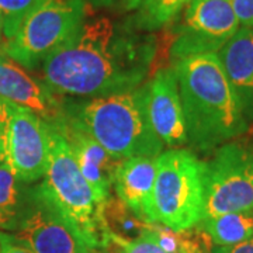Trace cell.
<instances>
[{
    "label": "cell",
    "instance_id": "cell-29",
    "mask_svg": "<svg viewBox=\"0 0 253 253\" xmlns=\"http://www.w3.org/2000/svg\"><path fill=\"white\" fill-rule=\"evenodd\" d=\"M1 159H3V148H1V138H0V163H1Z\"/></svg>",
    "mask_w": 253,
    "mask_h": 253
},
{
    "label": "cell",
    "instance_id": "cell-25",
    "mask_svg": "<svg viewBox=\"0 0 253 253\" xmlns=\"http://www.w3.org/2000/svg\"><path fill=\"white\" fill-rule=\"evenodd\" d=\"M3 253H34L33 251H30L27 249L26 246H23V245H16V244H11L6 248V251Z\"/></svg>",
    "mask_w": 253,
    "mask_h": 253
},
{
    "label": "cell",
    "instance_id": "cell-19",
    "mask_svg": "<svg viewBox=\"0 0 253 253\" xmlns=\"http://www.w3.org/2000/svg\"><path fill=\"white\" fill-rule=\"evenodd\" d=\"M103 221L106 228V235H113L134 241L144 235L145 229L149 222L136 215L120 199L110 196L103 207Z\"/></svg>",
    "mask_w": 253,
    "mask_h": 253
},
{
    "label": "cell",
    "instance_id": "cell-13",
    "mask_svg": "<svg viewBox=\"0 0 253 253\" xmlns=\"http://www.w3.org/2000/svg\"><path fill=\"white\" fill-rule=\"evenodd\" d=\"M0 97L33 111L48 126L62 120V101L56 94L9 59L0 62Z\"/></svg>",
    "mask_w": 253,
    "mask_h": 253
},
{
    "label": "cell",
    "instance_id": "cell-1",
    "mask_svg": "<svg viewBox=\"0 0 253 253\" xmlns=\"http://www.w3.org/2000/svg\"><path fill=\"white\" fill-rule=\"evenodd\" d=\"M156 40L106 16L79 30L42 62V83L56 96L101 97L134 90L151 72Z\"/></svg>",
    "mask_w": 253,
    "mask_h": 253
},
{
    "label": "cell",
    "instance_id": "cell-4",
    "mask_svg": "<svg viewBox=\"0 0 253 253\" xmlns=\"http://www.w3.org/2000/svg\"><path fill=\"white\" fill-rule=\"evenodd\" d=\"M49 126V155L42 187L58 212L89 248L97 251L106 241L104 203L82 174L66 139Z\"/></svg>",
    "mask_w": 253,
    "mask_h": 253
},
{
    "label": "cell",
    "instance_id": "cell-9",
    "mask_svg": "<svg viewBox=\"0 0 253 253\" xmlns=\"http://www.w3.org/2000/svg\"><path fill=\"white\" fill-rule=\"evenodd\" d=\"M239 27L232 0H190L174 28L170 58L217 54Z\"/></svg>",
    "mask_w": 253,
    "mask_h": 253
},
{
    "label": "cell",
    "instance_id": "cell-15",
    "mask_svg": "<svg viewBox=\"0 0 253 253\" xmlns=\"http://www.w3.org/2000/svg\"><path fill=\"white\" fill-rule=\"evenodd\" d=\"M249 126L253 124V28L239 27L217 52Z\"/></svg>",
    "mask_w": 253,
    "mask_h": 253
},
{
    "label": "cell",
    "instance_id": "cell-17",
    "mask_svg": "<svg viewBox=\"0 0 253 253\" xmlns=\"http://www.w3.org/2000/svg\"><path fill=\"white\" fill-rule=\"evenodd\" d=\"M21 183L4 163H0V229H17L24 217L30 189H23Z\"/></svg>",
    "mask_w": 253,
    "mask_h": 253
},
{
    "label": "cell",
    "instance_id": "cell-10",
    "mask_svg": "<svg viewBox=\"0 0 253 253\" xmlns=\"http://www.w3.org/2000/svg\"><path fill=\"white\" fill-rule=\"evenodd\" d=\"M14 241L34 253H96L58 212L42 184L30 189Z\"/></svg>",
    "mask_w": 253,
    "mask_h": 253
},
{
    "label": "cell",
    "instance_id": "cell-11",
    "mask_svg": "<svg viewBox=\"0 0 253 253\" xmlns=\"http://www.w3.org/2000/svg\"><path fill=\"white\" fill-rule=\"evenodd\" d=\"M146 110L152 128L170 149L187 144L177 76L172 68L159 69L145 84Z\"/></svg>",
    "mask_w": 253,
    "mask_h": 253
},
{
    "label": "cell",
    "instance_id": "cell-23",
    "mask_svg": "<svg viewBox=\"0 0 253 253\" xmlns=\"http://www.w3.org/2000/svg\"><path fill=\"white\" fill-rule=\"evenodd\" d=\"M94 7H124L126 10H135L141 0H86Z\"/></svg>",
    "mask_w": 253,
    "mask_h": 253
},
{
    "label": "cell",
    "instance_id": "cell-8",
    "mask_svg": "<svg viewBox=\"0 0 253 253\" xmlns=\"http://www.w3.org/2000/svg\"><path fill=\"white\" fill-rule=\"evenodd\" d=\"M0 138L4 163L18 180L42 179L49 155V126L33 111L0 97Z\"/></svg>",
    "mask_w": 253,
    "mask_h": 253
},
{
    "label": "cell",
    "instance_id": "cell-20",
    "mask_svg": "<svg viewBox=\"0 0 253 253\" xmlns=\"http://www.w3.org/2000/svg\"><path fill=\"white\" fill-rule=\"evenodd\" d=\"M40 1L41 0H0V14L6 41L16 34L23 20Z\"/></svg>",
    "mask_w": 253,
    "mask_h": 253
},
{
    "label": "cell",
    "instance_id": "cell-5",
    "mask_svg": "<svg viewBox=\"0 0 253 253\" xmlns=\"http://www.w3.org/2000/svg\"><path fill=\"white\" fill-rule=\"evenodd\" d=\"M152 222L173 231L199 225L204 215L203 162L183 148L156 156Z\"/></svg>",
    "mask_w": 253,
    "mask_h": 253
},
{
    "label": "cell",
    "instance_id": "cell-28",
    "mask_svg": "<svg viewBox=\"0 0 253 253\" xmlns=\"http://www.w3.org/2000/svg\"><path fill=\"white\" fill-rule=\"evenodd\" d=\"M4 59H7V56L4 55V52H3V49L0 48V62H1V61H4Z\"/></svg>",
    "mask_w": 253,
    "mask_h": 253
},
{
    "label": "cell",
    "instance_id": "cell-18",
    "mask_svg": "<svg viewBox=\"0 0 253 253\" xmlns=\"http://www.w3.org/2000/svg\"><path fill=\"white\" fill-rule=\"evenodd\" d=\"M190 0H141L132 18L126 21L141 33H152L179 17Z\"/></svg>",
    "mask_w": 253,
    "mask_h": 253
},
{
    "label": "cell",
    "instance_id": "cell-21",
    "mask_svg": "<svg viewBox=\"0 0 253 253\" xmlns=\"http://www.w3.org/2000/svg\"><path fill=\"white\" fill-rule=\"evenodd\" d=\"M106 253H166L149 236L142 235L134 241H126L117 236L107 235L101 246Z\"/></svg>",
    "mask_w": 253,
    "mask_h": 253
},
{
    "label": "cell",
    "instance_id": "cell-27",
    "mask_svg": "<svg viewBox=\"0 0 253 253\" xmlns=\"http://www.w3.org/2000/svg\"><path fill=\"white\" fill-rule=\"evenodd\" d=\"M3 18H1V14H0V42H1V40H3Z\"/></svg>",
    "mask_w": 253,
    "mask_h": 253
},
{
    "label": "cell",
    "instance_id": "cell-2",
    "mask_svg": "<svg viewBox=\"0 0 253 253\" xmlns=\"http://www.w3.org/2000/svg\"><path fill=\"white\" fill-rule=\"evenodd\" d=\"M177 76L187 144L214 152L249 131L242 106L217 54L187 56L173 63Z\"/></svg>",
    "mask_w": 253,
    "mask_h": 253
},
{
    "label": "cell",
    "instance_id": "cell-6",
    "mask_svg": "<svg viewBox=\"0 0 253 253\" xmlns=\"http://www.w3.org/2000/svg\"><path fill=\"white\" fill-rule=\"evenodd\" d=\"M86 0H41L3 45L6 56L34 69L79 30Z\"/></svg>",
    "mask_w": 253,
    "mask_h": 253
},
{
    "label": "cell",
    "instance_id": "cell-16",
    "mask_svg": "<svg viewBox=\"0 0 253 253\" xmlns=\"http://www.w3.org/2000/svg\"><path fill=\"white\" fill-rule=\"evenodd\" d=\"M200 225L215 246H232L253 238V210L204 218Z\"/></svg>",
    "mask_w": 253,
    "mask_h": 253
},
{
    "label": "cell",
    "instance_id": "cell-26",
    "mask_svg": "<svg viewBox=\"0 0 253 253\" xmlns=\"http://www.w3.org/2000/svg\"><path fill=\"white\" fill-rule=\"evenodd\" d=\"M13 241H14V238L6 235V234H3V232H0V253L4 252L6 248H7Z\"/></svg>",
    "mask_w": 253,
    "mask_h": 253
},
{
    "label": "cell",
    "instance_id": "cell-12",
    "mask_svg": "<svg viewBox=\"0 0 253 253\" xmlns=\"http://www.w3.org/2000/svg\"><path fill=\"white\" fill-rule=\"evenodd\" d=\"M52 126L66 139L82 174L89 181L96 196L100 201L106 203L110 197V190L113 189L116 172L123 161L113 156L97 141L71 126L63 118Z\"/></svg>",
    "mask_w": 253,
    "mask_h": 253
},
{
    "label": "cell",
    "instance_id": "cell-7",
    "mask_svg": "<svg viewBox=\"0 0 253 253\" xmlns=\"http://www.w3.org/2000/svg\"><path fill=\"white\" fill-rule=\"evenodd\" d=\"M204 218L253 210V145L231 141L203 162Z\"/></svg>",
    "mask_w": 253,
    "mask_h": 253
},
{
    "label": "cell",
    "instance_id": "cell-3",
    "mask_svg": "<svg viewBox=\"0 0 253 253\" xmlns=\"http://www.w3.org/2000/svg\"><path fill=\"white\" fill-rule=\"evenodd\" d=\"M62 118L121 161L163 152L165 145L148 116L145 84L109 96L62 101Z\"/></svg>",
    "mask_w": 253,
    "mask_h": 253
},
{
    "label": "cell",
    "instance_id": "cell-24",
    "mask_svg": "<svg viewBox=\"0 0 253 253\" xmlns=\"http://www.w3.org/2000/svg\"><path fill=\"white\" fill-rule=\"evenodd\" d=\"M211 253H253V238L232 246H214Z\"/></svg>",
    "mask_w": 253,
    "mask_h": 253
},
{
    "label": "cell",
    "instance_id": "cell-22",
    "mask_svg": "<svg viewBox=\"0 0 253 253\" xmlns=\"http://www.w3.org/2000/svg\"><path fill=\"white\" fill-rule=\"evenodd\" d=\"M232 6L239 24L253 28V0H232Z\"/></svg>",
    "mask_w": 253,
    "mask_h": 253
},
{
    "label": "cell",
    "instance_id": "cell-14",
    "mask_svg": "<svg viewBox=\"0 0 253 253\" xmlns=\"http://www.w3.org/2000/svg\"><path fill=\"white\" fill-rule=\"evenodd\" d=\"M156 168V156L128 158L121 162L113 181L118 199L146 222H152Z\"/></svg>",
    "mask_w": 253,
    "mask_h": 253
}]
</instances>
